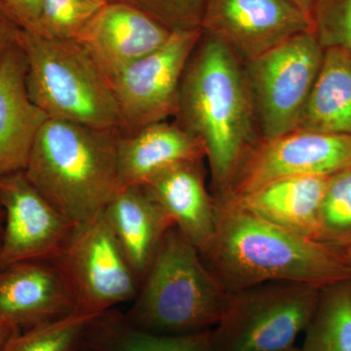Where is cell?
<instances>
[{"instance_id": "obj_4", "label": "cell", "mask_w": 351, "mask_h": 351, "mask_svg": "<svg viewBox=\"0 0 351 351\" xmlns=\"http://www.w3.org/2000/svg\"><path fill=\"white\" fill-rule=\"evenodd\" d=\"M228 299L200 252L173 226L124 315L134 326L154 334H193L218 324Z\"/></svg>"}, {"instance_id": "obj_6", "label": "cell", "mask_w": 351, "mask_h": 351, "mask_svg": "<svg viewBox=\"0 0 351 351\" xmlns=\"http://www.w3.org/2000/svg\"><path fill=\"white\" fill-rule=\"evenodd\" d=\"M319 287L269 282L228 293L221 320L211 330L212 351H284L306 331Z\"/></svg>"}, {"instance_id": "obj_25", "label": "cell", "mask_w": 351, "mask_h": 351, "mask_svg": "<svg viewBox=\"0 0 351 351\" xmlns=\"http://www.w3.org/2000/svg\"><path fill=\"white\" fill-rule=\"evenodd\" d=\"M110 0H43L40 36L80 40L83 32Z\"/></svg>"}, {"instance_id": "obj_18", "label": "cell", "mask_w": 351, "mask_h": 351, "mask_svg": "<svg viewBox=\"0 0 351 351\" xmlns=\"http://www.w3.org/2000/svg\"><path fill=\"white\" fill-rule=\"evenodd\" d=\"M104 213L142 283L164 237L174 225L142 186L117 191Z\"/></svg>"}, {"instance_id": "obj_9", "label": "cell", "mask_w": 351, "mask_h": 351, "mask_svg": "<svg viewBox=\"0 0 351 351\" xmlns=\"http://www.w3.org/2000/svg\"><path fill=\"white\" fill-rule=\"evenodd\" d=\"M201 36V29L173 32L158 49L110 76L120 133H134L175 117L182 76Z\"/></svg>"}, {"instance_id": "obj_33", "label": "cell", "mask_w": 351, "mask_h": 351, "mask_svg": "<svg viewBox=\"0 0 351 351\" xmlns=\"http://www.w3.org/2000/svg\"><path fill=\"white\" fill-rule=\"evenodd\" d=\"M346 258H348V269H350V281L351 283V248L346 250Z\"/></svg>"}, {"instance_id": "obj_13", "label": "cell", "mask_w": 351, "mask_h": 351, "mask_svg": "<svg viewBox=\"0 0 351 351\" xmlns=\"http://www.w3.org/2000/svg\"><path fill=\"white\" fill-rule=\"evenodd\" d=\"M73 311V295L54 261H29L0 267V317L21 331Z\"/></svg>"}, {"instance_id": "obj_34", "label": "cell", "mask_w": 351, "mask_h": 351, "mask_svg": "<svg viewBox=\"0 0 351 351\" xmlns=\"http://www.w3.org/2000/svg\"><path fill=\"white\" fill-rule=\"evenodd\" d=\"M284 351H302L301 348H295V346H293V348H289V350H286Z\"/></svg>"}, {"instance_id": "obj_19", "label": "cell", "mask_w": 351, "mask_h": 351, "mask_svg": "<svg viewBox=\"0 0 351 351\" xmlns=\"http://www.w3.org/2000/svg\"><path fill=\"white\" fill-rule=\"evenodd\" d=\"M329 179L286 178L242 197L228 200L288 232L319 241L318 218Z\"/></svg>"}, {"instance_id": "obj_26", "label": "cell", "mask_w": 351, "mask_h": 351, "mask_svg": "<svg viewBox=\"0 0 351 351\" xmlns=\"http://www.w3.org/2000/svg\"><path fill=\"white\" fill-rule=\"evenodd\" d=\"M311 20L324 50L351 51V0H316Z\"/></svg>"}, {"instance_id": "obj_1", "label": "cell", "mask_w": 351, "mask_h": 351, "mask_svg": "<svg viewBox=\"0 0 351 351\" xmlns=\"http://www.w3.org/2000/svg\"><path fill=\"white\" fill-rule=\"evenodd\" d=\"M176 120L200 141L216 195H226L262 140L244 62L202 32L182 76Z\"/></svg>"}, {"instance_id": "obj_5", "label": "cell", "mask_w": 351, "mask_h": 351, "mask_svg": "<svg viewBox=\"0 0 351 351\" xmlns=\"http://www.w3.org/2000/svg\"><path fill=\"white\" fill-rule=\"evenodd\" d=\"M20 44L27 93L48 119L119 130L110 78L82 43L22 32Z\"/></svg>"}, {"instance_id": "obj_7", "label": "cell", "mask_w": 351, "mask_h": 351, "mask_svg": "<svg viewBox=\"0 0 351 351\" xmlns=\"http://www.w3.org/2000/svg\"><path fill=\"white\" fill-rule=\"evenodd\" d=\"M55 263L66 279L75 311L99 316L134 301L140 280L105 213L76 223Z\"/></svg>"}, {"instance_id": "obj_11", "label": "cell", "mask_w": 351, "mask_h": 351, "mask_svg": "<svg viewBox=\"0 0 351 351\" xmlns=\"http://www.w3.org/2000/svg\"><path fill=\"white\" fill-rule=\"evenodd\" d=\"M0 208L4 213L0 267L55 260L75 226L32 186L24 171L0 176Z\"/></svg>"}, {"instance_id": "obj_21", "label": "cell", "mask_w": 351, "mask_h": 351, "mask_svg": "<svg viewBox=\"0 0 351 351\" xmlns=\"http://www.w3.org/2000/svg\"><path fill=\"white\" fill-rule=\"evenodd\" d=\"M82 351H212L211 330L186 335L154 334L134 326L124 314L108 311L88 325Z\"/></svg>"}, {"instance_id": "obj_23", "label": "cell", "mask_w": 351, "mask_h": 351, "mask_svg": "<svg viewBox=\"0 0 351 351\" xmlns=\"http://www.w3.org/2000/svg\"><path fill=\"white\" fill-rule=\"evenodd\" d=\"M97 316L77 311L21 331L4 351H82L89 323Z\"/></svg>"}, {"instance_id": "obj_8", "label": "cell", "mask_w": 351, "mask_h": 351, "mask_svg": "<svg viewBox=\"0 0 351 351\" xmlns=\"http://www.w3.org/2000/svg\"><path fill=\"white\" fill-rule=\"evenodd\" d=\"M324 52L315 34L307 32L245 62L262 138L297 129Z\"/></svg>"}, {"instance_id": "obj_14", "label": "cell", "mask_w": 351, "mask_h": 351, "mask_svg": "<svg viewBox=\"0 0 351 351\" xmlns=\"http://www.w3.org/2000/svg\"><path fill=\"white\" fill-rule=\"evenodd\" d=\"M172 32L125 0H110L78 41L90 51L110 78L158 49Z\"/></svg>"}, {"instance_id": "obj_20", "label": "cell", "mask_w": 351, "mask_h": 351, "mask_svg": "<svg viewBox=\"0 0 351 351\" xmlns=\"http://www.w3.org/2000/svg\"><path fill=\"white\" fill-rule=\"evenodd\" d=\"M295 130L351 136V51L325 50Z\"/></svg>"}, {"instance_id": "obj_32", "label": "cell", "mask_w": 351, "mask_h": 351, "mask_svg": "<svg viewBox=\"0 0 351 351\" xmlns=\"http://www.w3.org/2000/svg\"><path fill=\"white\" fill-rule=\"evenodd\" d=\"M4 213L3 210L0 208V241H1L2 232H3Z\"/></svg>"}, {"instance_id": "obj_16", "label": "cell", "mask_w": 351, "mask_h": 351, "mask_svg": "<svg viewBox=\"0 0 351 351\" xmlns=\"http://www.w3.org/2000/svg\"><path fill=\"white\" fill-rule=\"evenodd\" d=\"M25 75L27 58L19 41L0 61V176L25 171L48 119L29 98Z\"/></svg>"}, {"instance_id": "obj_27", "label": "cell", "mask_w": 351, "mask_h": 351, "mask_svg": "<svg viewBox=\"0 0 351 351\" xmlns=\"http://www.w3.org/2000/svg\"><path fill=\"white\" fill-rule=\"evenodd\" d=\"M172 32L201 29L207 0H125Z\"/></svg>"}, {"instance_id": "obj_3", "label": "cell", "mask_w": 351, "mask_h": 351, "mask_svg": "<svg viewBox=\"0 0 351 351\" xmlns=\"http://www.w3.org/2000/svg\"><path fill=\"white\" fill-rule=\"evenodd\" d=\"M120 131L47 119L24 171L39 193L71 223L100 214L119 191Z\"/></svg>"}, {"instance_id": "obj_29", "label": "cell", "mask_w": 351, "mask_h": 351, "mask_svg": "<svg viewBox=\"0 0 351 351\" xmlns=\"http://www.w3.org/2000/svg\"><path fill=\"white\" fill-rule=\"evenodd\" d=\"M22 32L0 9V61L7 51L19 43Z\"/></svg>"}, {"instance_id": "obj_17", "label": "cell", "mask_w": 351, "mask_h": 351, "mask_svg": "<svg viewBox=\"0 0 351 351\" xmlns=\"http://www.w3.org/2000/svg\"><path fill=\"white\" fill-rule=\"evenodd\" d=\"M141 186L200 254L206 250L214 237L217 210L202 161L175 166Z\"/></svg>"}, {"instance_id": "obj_30", "label": "cell", "mask_w": 351, "mask_h": 351, "mask_svg": "<svg viewBox=\"0 0 351 351\" xmlns=\"http://www.w3.org/2000/svg\"><path fill=\"white\" fill-rule=\"evenodd\" d=\"M20 332L19 328L4 318L0 317V351H4L9 341Z\"/></svg>"}, {"instance_id": "obj_2", "label": "cell", "mask_w": 351, "mask_h": 351, "mask_svg": "<svg viewBox=\"0 0 351 351\" xmlns=\"http://www.w3.org/2000/svg\"><path fill=\"white\" fill-rule=\"evenodd\" d=\"M215 199L216 228L201 257L226 292L279 281L322 288L350 279L346 250L288 232L232 201Z\"/></svg>"}, {"instance_id": "obj_22", "label": "cell", "mask_w": 351, "mask_h": 351, "mask_svg": "<svg viewBox=\"0 0 351 351\" xmlns=\"http://www.w3.org/2000/svg\"><path fill=\"white\" fill-rule=\"evenodd\" d=\"M302 351H351L350 279L320 289Z\"/></svg>"}, {"instance_id": "obj_28", "label": "cell", "mask_w": 351, "mask_h": 351, "mask_svg": "<svg viewBox=\"0 0 351 351\" xmlns=\"http://www.w3.org/2000/svg\"><path fill=\"white\" fill-rule=\"evenodd\" d=\"M0 9L23 32H40L43 0H0Z\"/></svg>"}, {"instance_id": "obj_24", "label": "cell", "mask_w": 351, "mask_h": 351, "mask_svg": "<svg viewBox=\"0 0 351 351\" xmlns=\"http://www.w3.org/2000/svg\"><path fill=\"white\" fill-rule=\"evenodd\" d=\"M318 239L337 248H351V168L332 175L321 201Z\"/></svg>"}, {"instance_id": "obj_31", "label": "cell", "mask_w": 351, "mask_h": 351, "mask_svg": "<svg viewBox=\"0 0 351 351\" xmlns=\"http://www.w3.org/2000/svg\"><path fill=\"white\" fill-rule=\"evenodd\" d=\"M287 1L311 17V11H313L316 0H287Z\"/></svg>"}, {"instance_id": "obj_10", "label": "cell", "mask_w": 351, "mask_h": 351, "mask_svg": "<svg viewBox=\"0 0 351 351\" xmlns=\"http://www.w3.org/2000/svg\"><path fill=\"white\" fill-rule=\"evenodd\" d=\"M351 168V136L294 130L262 138L240 165L226 195L237 199L293 177H331Z\"/></svg>"}, {"instance_id": "obj_15", "label": "cell", "mask_w": 351, "mask_h": 351, "mask_svg": "<svg viewBox=\"0 0 351 351\" xmlns=\"http://www.w3.org/2000/svg\"><path fill=\"white\" fill-rule=\"evenodd\" d=\"M204 159L200 141L177 121L166 120L134 133H120L117 149L119 191L143 186L175 166Z\"/></svg>"}, {"instance_id": "obj_12", "label": "cell", "mask_w": 351, "mask_h": 351, "mask_svg": "<svg viewBox=\"0 0 351 351\" xmlns=\"http://www.w3.org/2000/svg\"><path fill=\"white\" fill-rule=\"evenodd\" d=\"M201 31L223 41L245 63L313 32V25L287 0H207Z\"/></svg>"}]
</instances>
